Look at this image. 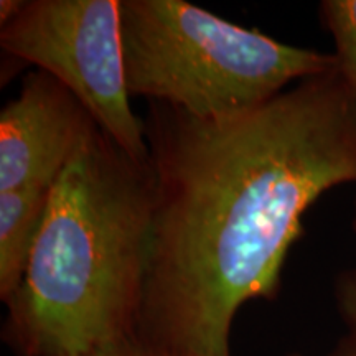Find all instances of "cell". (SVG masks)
<instances>
[{
  "mask_svg": "<svg viewBox=\"0 0 356 356\" xmlns=\"http://www.w3.org/2000/svg\"><path fill=\"white\" fill-rule=\"evenodd\" d=\"M155 197L136 341L168 356H231L251 300H274L320 197L356 184V97L340 70L216 119L149 101Z\"/></svg>",
  "mask_w": 356,
  "mask_h": 356,
  "instance_id": "1",
  "label": "cell"
},
{
  "mask_svg": "<svg viewBox=\"0 0 356 356\" xmlns=\"http://www.w3.org/2000/svg\"><path fill=\"white\" fill-rule=\"evenodd\" d=\"M149 159L97 126L53 185L2 341L15 356H88L136 341L152 241Z\"/></svg>",
  "mask_w": 356,
  "mask_h": 356,
  "instance_id": "2",
  "label": "cell"
},
{
  "mask_svg": "<svg viewBox=\"0 0 356 356\" xmlns=\"http://www.w3.org/2000/svg\"><path fill=\"white\" fill-rule=\"evenodd\" d=\"M127 91L195 118L257 108L338 68L333 53L293 47L184 0H121Z\"/></svg>",
  "mask_w": 356,
  "mask_h": 356,
  "instance_id": "3",
  "label": "cell"
},
{
  "mask_svg": "<svg viewBox=\"0 0 356 356\" xmlns=\"http://www.w3.org/2000/svg\"><path fill=\"white\" fill-rule=\"evenodd\" d=\"M121 0H25L0 26L8 61L51 74L97 126L134 159L147 160L144 119L134 113L124 73Z\"/></svg>",
  "mask_w": 356,
  "mask_h": 356,
  "instance_id": "4",
  "label": "cell"
},
{
  "mask_svg": "<svg viewBox=\"0 0 356 356\" xmlns=\"http://www.w3.org/2000/svg\"><path fill=\"white\" fill-rule=\"evenodd\" d=\"M96 127L65 84L30 71L0 111V191L51 190Z\"/></svg>",
  "mask_w": 356,
  "mask_h": 356,
  "instance_id": "5",
  "label": "cell"
},
{
  "mask_svg": "<svg viewBox=\"0 0 356 356\" xmlns=\"http://www.w3.org/2000/svg\"><path fill=\"white\" fill-rule=\"evenodd\" d=\"M51 190L0 191V299L19 289L42 229Z\"/></svg>",
  "mask_w": 356,
  "mask_h": 356,
  "instance_id": "6",
  "label": "cell"
},
{
  "mask_svg": "<svg viewBox=\"0 0 356 356\" xmlns=\"http://www.w3.org/2000/svg\"><path fill=\"white\" fill-rule=\"evenodd\" d=\"M318 13L335 44L338 70L356 97V0H323Z\"/></svg>",
  "mask_w": 356,
  "mask_h": 356,
  "instance_id": "7",
  "label": "cell"
},
{
  "mask_svg": "<svg viewBox=\"0 0 356 356\" xmlns=\"http://www.w3.org/2000/svg\"><path fill=\"white\" fill-rule=\"evenodd\" d=\"M333 300L343 333L328 356H356V269H345L333 282Z\"/></svg>",
  "mask_w": 356,
  "mask_h": 356,
  "instance_id": "8",
  "label": "cell"
},
{
  "mask_svg": "<svg viewBox=\"0 0 356 356\" xmlns=\"http://www.w3.org/2000/svg\"><path fill=\"white\" fill-rule=\"evenodd\" d=\"M88 356H168L165 353L147 348V346L137 343V341H129V343L113 346V348L96 351V353Z\"/></svg>",
  "mask_w": 356,
  "mask_h": 356,
  "instance_id": "9",
  "label": "cell"
},
{
  "mask_svg": "<svg viewBox=\"0 0 356 356\" xmlns=\"http://www.w3.org/2000/svg\"><path fill=\"white\" fill-rule=\"evenodd\" d=\"M24 3L25 0H2L0 2V26L15 19L22 7H24Z\"/></svg>",
  "mask_w": 356,
  "mask_h": 356,
  "instance_id": "10",
  "label": "cell"
},
{
  "mask_svg": "<svg viewBox=\"0 0 356 356\" xmlns=\"http://www.w3.org/2000/svg\"><path fill=\"white\" fill-rule=\"evenodd\" d=\"M351 231H353V234L356 238V200H355V207H353V218H351ZM355 256H356V249H355Z\"/></svg>",
  "mask_w": 356,
  "mask_h": 356,
  "instance_id": "11",
  "label": "cell"
},
{
  "mask_svg": "<svg viewBox=\"0 0 356 356\" xmlns=\"http://www.w3.org/2000/svg\"><path fill=\"white\" fill-rule=\"evenodd\" d=\"M287 356H305V355H302V353H291V355H287Z\"/></svg>",
  "mask_w": 356,
  "mask_h": 356,
  "instance_id": "12",
  "label": "cell"
}]
</instances>
